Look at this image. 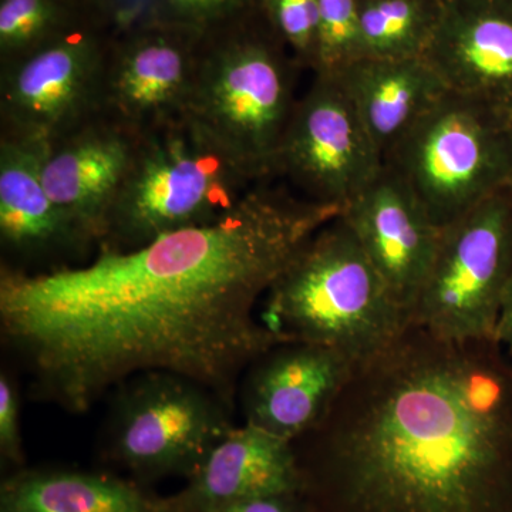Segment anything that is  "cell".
Instances as JSON below:
<instances>
[{"mask_svg":"<svg viewBox=\"0 0 512 512\" xmlns=\"http://www.w3.org/2000/svg\"><path fill=\"white\" fill-rule=\"evenodd\" d=\"M0 241L28 261L87 248L47 194L40 148L6 138H0Z\"/></svg>","mask_w":512,"mask_h":512,"instance_id":"ac0fdd59","label":"cell"},{"mask_svg":"<svg viewBox=\"0 0 512 512\" xmlns=\"http://www.w3.org/2000/svg\"><path fill=\"white\" fill-rule=\"evenodd\" d=\"M261 10L301 70L315 69L319 0H261Z\"/></svg>","mask_w":512,"mask_h":512,"instance_id":"603a6c76","label":"cell"},{"mask_svg":"<svg viewBox=\"0 0 512 512\" xmlns=\"http://www.w3.org/2000/svg\"><path fill=\"white\" fill-rule=\"evenodd\" d=\"M332 76L348 94L383 158L448 92L426 57H362Z\"/></svg>","mask_w":512,"mask_h":512,"instance_id":"e0dca14e","label":"cell"},{"mask_svg":"<svg viewBox=\"0 0 512 512\" xmlns=\"http://www.w3.org/2000/svg\"><path fill=\"white\" fill-rule=\"evenodd\" d=\"M201 37L154 19L114 33L103 116L138 134L185 116Z\"/></svg>","mask_w":512,"mask_h":512,"instance_id":"8fae6325","label":"cell"},{"mask_svg":"<svg viewBox=\"0 0 512 512\" xmlns=\"http://www.w3.org/2000/svg\"><path fill=\"white\" fill-rule=\"evenodd\" d=\"M360 57L357 0H319L318 45L313 74L332 76Z\"/></svg>","mask_w":512,"mask_h":512,"instance_id":"7402d4cb","label":"cell"},{"mask_svg":"<svg viewBox=\"0 0 512 512\" xmlns=\"http://www.w3.org/2000/svg\"><path fill=\"white\" fill-rule=\"evenodd\" d=\"M0 512H170L167 497L110 474L20 470L0 487Z\"/></svg>","mask_w":512,"mask_h":512,"instance_id":"d6986e66","label":"cell"},{"mask_svg":"<svg viewBox=\"0 0 512 512\" xmlns=\"http://www.w3.org/2000/svg\"><path fill=\"white\" fill-rule=\"evenodd\" d=\"M293 446L313 512H512V357L410 322Z\"/></svg>","mask_w":512,"mask_h":512,"instance_id":"7a4b0ae2","label":"cell"},{"mask_svg":"<svg viewBox=\"0 0 512 512\" xmlns=\"http://www.w3.org/2000/svg\"><path fill=\"white\" fill-rule=\"evenodd\" d=\"M357 360L302 340L276 343L249 365L239 387L244 423L296 441L328 416Z\"/></svg>","mask_w":512,"mask_h":512,"instance_id":"7c38bea8","label":"cell"},{"mask_svg":"<svg viewBox=\"0 0 512 512\" xmlns=\"http://www.w3.org/2000/svg\"><path fill=\"white\" fill-rule=\"evenodd\" d=\"M443 3L444 0H357L362 57L426 56Z\"/></svg>","mask_w":512,"mask_h":512,"instance_id":"ffe728a7","label":"cell"},{"mask_svg":"<svg viewBox=\"0 0 512 512\" xmlns=\"http://www.w3.org/2000/svg\"><path fill=\"white\" fill-rule=\"evenodd\" d=\"M259 315L282 339L329 346L359 363L389 348L410 323L342 214L303 245Z\"/></svg>","mask_w":512,"mask_h":512,"instance_id":"3957f363","label":"cell"},{"mask_svg":"<svg viewBox=\"0 0 512 512\" xmlns=\"http://www.w3.org/2000/svg\"><path fill=\"white\" fill-rule=\"evenodd\" d=\"M286 494H303L295 446L244 423L229 431L183 490L167 500L170 512H214L239 501Z\"/></svg>","mask_w":512,"mask_h":512,"instance_id":"2e32d148","label":"cell"},{"mask_svg":"<svg viewBox=\"0 0 512 512\" xmlns=\"http://www.w3.org/2000/svg\"><path fill=\"white\" fill-rule=\"evenodd\" d=\"M510 192H511V195H512V187L510 188Z\"/></svg>","mask_w":512,"mask_h":512,"instance_id":"4dcf8cb0","label":"cell"},{"mask_svg":"<svg viewBox=\"0 0 512 512\" xmlns=\"http://www.w3.org/2000/svg\"><path fill=\"white\" fill-rule=\"evenodd\" d=\"M308 507H309V505H308ZM309 512H313V511L311 510V508H309Z\"/></svg>","mask_w":512,"mask_h":512,"instance_id":"f546056e","label":"cell"},{"mask_svg":"<svg viewBox=\"0 0 512 512\" xmlns=\"http://www.w3.org/2000/svg\"><path fill=\"white\" fill-rule=\"evenodd\" d=\"M87 19L76 0H0V66L36 52Z\"/></svg>","mask_w":512,"mask_h":512,"instance_id":"44dd1931","label":"cell"},{"mask_svg":"<svg viewBox=\"0 0 512 512\" xmlns=\"http://www.w3.org/2000/svg\"><path fill=\"white\" fill-rule=\"evenodd\" d=\"M384 158L335 76L313 74L296 101L274 163L303 200L340 211L380 174Z\"/></svg>","mask_w":512,"mask_h":512,"instance_id":"30bf717a","label":"cell"},{"mask_svg":"<svg viewBox=\"0 0 512 512\" xmlns=\"http://www.w3.org/2000/svg\"><path fill=\"white\" fill-rule=\"evenodd\" d=\"M505 113V119H507L508 127H510V131L512 134V107L510 110L504 111Z\"/></svg>","mask_w":512,"mask_h":512,"instance_id":"f1b7e54d","label":"cell"},{"mask_svg":"<svg viewBox=\"0 0 512 512\" xmlns=\"http://www.w3.org/2000/svg\"><path fill=\"white\" fill-rule=\"evenodd\" d=\"M259 8L261 0H153L148 19L204 36Z\"/></svg>","mask_w":512,"mask_h":512,"instance_id":"cb8c5ba5","label":"cell"},{"mask_svg":"<svg viewBox=\"0 0 512 512\" xmlns=\"http://www.w3.org/2000/svg\"><path fill=\"white\" fill-rule=\"evenodd\" d=\"M264 183L217 221L84 265L2 268L0 325L46 399L87 413L141 373L167 372L234 403L281 336L258 313L292 259L339 208Z\"/></svg>","mask_w":512,"mask_h":512,"instance_id":"6da1fadb","label":"cell"},{"mask_svg":"<svg viewBox=\"0 0 512 512\" xmlns=\"http://www.w3.org/2000/svg\"><path fill=\"white\" fill-rule=\"evenodd\" d=\"M234 403L210 387L167 372L141 373L116 387L109 456L140 483L190 478L234 429Z\"/></svg>","mask_w":512,"mask_h":512,"instance_id":"52a82bcc","label":"cell"},{"mask_svg":"<svg viewBox=\"0 0 512 512\" xmlns=\"http://www.w3.org/2000/svg\"><path fill=\"white\" fill-rule=\"evenodd\" d=\"M301 70L261 8L201 37L185 116L261 181L274 163L298 97Z\"/></svg>","mask_w":512,"mask_h":512,"instance_id":"277c9868","label":"cell"},{"mask_svg":"<svg viewBox=\"0 0 512 512\" xmlns=\"http://www.w3.org/2000/svg\"><path fill=\"white\" fill-rule=\"evenodd\" d=\"M444 229L512 187V134L503 110L448 92L384 157Z\"/></svg>","mask_w":512,"mask_h":512,"instance_id":"8992f818","label":"cell"},{"mask_svg":"<svg viewBox=\"0 0 512 512\" xmlns=\"http://www.w3.org/2000/svg\"><path fill=\"white\" fill-rule=\"evenodd\" d=\"M141 134L97 117L40 148L47 194L72 222L87 248L99 247L111 207L126 180Z\"/></svg>","mask_w":512,"mask_h":512,"instance_id":"4fadbf2b","label":"cell"},{"mask_svg":"<svg viewBox=\"0 0 512 512\" xmlns=\"http://www.w3.org/2000/svg\"><path fill=\"white\" fill-rule=\"evenodd\" d=\"M340 214L410 319L436 255L440 229L386 165Z\"/></svg>","mask_w":512,"mask_h":512,"instance_id":"5bb4252c","label":"cell"},{"mask_svg":"<svg viewBox=\"0 0 512 512\" xmlns=\"http://www.w3.org/2000/svg\"><path fill=\"white\" fill-rule=\"evenodd\" d=\"M113 30L84 20L0 66V138L43 148L103 116Z\"/></svg>","mask_w":512,"mask_h":512,"instance_id":"9c48e42d","label":"cell"},{"mask_svg":"<svg viewBox=\"0 0 512 512\" xmlns=\"http://www.w3.org/2000/svg\"><path fill=\"white\" fill-rule=\"evenodd\" d=\"M494 340L512 357V275L501 299Z\"/></svg>","mask_w":512,"mask_h":512,"instance_id":"83f0119b","label":"cell"},{"mask_svg":"<svg viewBox=\"0 0 512 512\" xmlns=\"http://www.w3.org/2000/svg\"><path fill=\"white\" fill-rule=\"evenodd\" d=\"M214 512H309V507L303 494H286L239 501Z\"/></svg>","mask_w":512,"mask_h":512,"instance_id":"4316f807","label":"cell"},{"mask_svg":"<svg viewBox=\"0 0 512 512\" xmlns=\"http://www.w3.org/2000/svg\"><path fill=\"white\" fill-rule=\"evenodd\" d=\"M511 275L512 195L507 190L441 229L410 322L441 339H494Z\"/></svg>","mask_w":512,"mask_h":512,"instance_id":"ba28073f","label":"cell"},{"mask_svg":"<svg viewBox=\"0 0 512 512\" xmlns=\"http://www.w3.org/2000/svg\"><path fill=\"white\" fill-rule=\"evenodd\" d=\"M87 18L114 33L150 18L153 0H76Z\"/></svg>","mask_w":512,"mask_h":512,"instance_id":"484cf974","label":"cell"},{"mask_svg":"<svg viewBox=\"0 0 512 512\" xmlns=\"http://www.w3.org/2000/svg\"><path fill=\"white\" fill-rule=\"evenodd\" d=\"M264 183L190 117H178L141 134L97 249L127 251L217 221Z\"/></svg>","mask_w":512,"mask_h":512,"instance_id":"5b68a950","label":"cell"},{"mask_svg":"<svg viewBox=\"0 0 512 512\" xmlns=\"http://www.w3.org/2000/svg\"><path fill=\"white\" fill-rule=\"evenodd\" d=\"M0 456L6 464H23L20 399L18 390L6 373L0 376Z\"/></svg>","mask_w":512,"mask_h":512,"instance_id":"d4e9b609","label":"cell"},{"mask_svg":"<svg viewBox=\"0 0 512 512\" xmlns=\"http://www.w3.org/2000/svg\"><path fill=\"white\" fill-rule=\"evenodd\" d=\"M426 60L450 92L512 107V0H444Z\"/></svg>","mask_w":512,"mask_h":512,"instance_id":"9a60e30c","label":"cell"}]
</instances>
